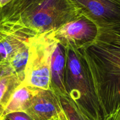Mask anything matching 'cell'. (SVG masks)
Masks as SVG:
<instances>
[{
  "mask_svg": "<svg viewBox=\"0 0 120 120\" xmlns=\"http://www.w3.org/2000/svg\"><path fill=\"white\" fill-rule=\"evenodd\" d=\"M63 112L59 95L51 90L37 89L25 113L32 120H51Z\"/></svg>",
  "mask_w": 120,
  "mask_h": 120,
  "instance_id": "cell-7",
  "label": "cell"
},
{
  "mask_svg": "<svg viewBox=\"0 0 120 120\" xmlns=\"http://www.w3.org/2000/svg\"><path fill=\"white\" fill-rule=\"evenodd\" d=\"M12 0H0V8H2V7L7 5L8 4L11 2Z\"/></svg>",
  "mask_w": 120,
  "mask_h": 120,
  "instance_id": "cell-17",
  "label": "cell"
},
{
  "mask_svg": "<svg viewBox=\"0 0 120 120\" xmlns=\"http://www.w3.org/2000/svg\"><path fill=\"white\" fill-rule=\"evenodd\" d=\"M102 120H120V49L93 41L81 47Z\"/></svg>",
  "mask_w": 120,
  "mask_h": 120,
  "instance_id": "cell-2",
  "label": "cell"
},
{
  "mask_svg": "<svg viewBox=\"0 0 120 120\" xmlns=\"http://www.w3.org/2000/svg\"><path fill=\"white\" fill-rule=\"evenodd\" d=\"M37 89L21 83L12 94L4 111V118L14 112H25Z\"/></svg>",
  "mask_w": 120,
  "mask_h": 120,
  "instance_id": "cell-9",
  "label": "cell"
},
{
  "mask_svg": "<svg viewBox=\"0 0 120 120\" xmlns=\"http://www.w3.org/2000/svg\"><path fill=\"white\" fill-rule=\"evenodd\" d=\"M60 97L62 108L68 120H92L75 105L68 96Z\"/></svg>",
  "mask_w": 120,
  "mask_h": 120,
  "instance_id": "cell-13",
  "label": "cell"
},
{
  "mask_svg": "<svg viewBox=\"0 0 120 120\" xmlns=\"http://www.w3.org/2000/svg\"><path fill=\"white\" fill-rule=\"evenodd\" d=\"M5 117L9 120H32L27 114L22 112L9 114Z\"/></svg>",
  "mask_w": 120,
  "mask_h": 120,
  "instance_id": "cell-14",
  "label": "cell"
},
{
  "mask_svg": "<svg viewBox=\"0 0 120 120\" xmlns=\"http://www.w3.org/2000/svg\"><path fill=\"white\" fill-rule=\"evenodd\" d=\"M6 66H7V63L0 62V77L7 75V73H6Z\"/></svg>",
  "mask_w": 120,
  "mask_h": 120,
  "instance_id": "cell-15",
  "label": "cell"
},
{
  "mask_svg": "<svg viewBox=\"0 0 120 120\" xmlns=\"http://www.w3.org/2000/svg\"><path fill=\"white\" fill-rule=\"evenodd\" d=\"M3 120H9L8 119V118H6V117H5L4 119Z\"/></svg>",
  "mask_w": 120,
  "mask_h": 120,
  "instance_id": "cell-18",
  "label": "cell"
},
{
  "mask_svg": "<svg viewBox=\"0 0 120 120\" xmlns=\"http://www.w3.org/2000/svg\"><path fill=\"white\" fill-rule=\"evenodd\" d=\"M82 15L71 0H12L0 8V30L32 38L56 30Z\"/></svg>",
  "mask_w": 120,
  "mask_h": 120,
  "instance_id": "cell-1",
  "label": "cell"
},
{
  "mask_svg": "<svg viewBox=\"0 0 120 120\" xmlns=\"http://www.w3.org/2000/svg\"><path fill=\"white\" fill-rule=\"evenodd\" d=\"M97 34L96 25L83 15L53 31L54 38L62 45L76 49L93 42Z\"/></svg>",
  "mask_w": 120,
  "mask_h": 120,
  "instance_id": "cell-5",
  "label": "cell"
},
{
  "mask_svg": "<svg viewBox=\"0 0 120 120\" xmlns=\"http://www.w3.org/2000/svg\"><path fill=\"white\" fill-rule=\"evenodd\" d=\"M98 28L120 25V0H71Z\"/></svg>",
  "mask_w": 120,
  "mask_h": 120,
  "instance_id": "cell-6",
  "label": "cell"
},
{
  "mask_svg": "<svg viewBox=\"0 0 120 120\" xmlns=\"http://www.w3.org/2000/svg\"><path fill=\"white\" fill-rule=\"evenodd\" d=\"M94 41L120 49V25L98 28Z\"/></svg>",
  "mask_w": 120,
  "mask_h": 120,
  "instance_id": "cell-12",
  "label": "cell"
},
{
  "mask_svg": "<svg viewBox=\"0 0 120 120\" xmlns=\"http://www.w3.org/2000/svg\"><path fill=\"white\" fill-rule=\"evenodd\" d=\"M65 87L71 100L92 120H102L85 63L76 48L66 46Z\"/></svg>",
  "mask_w": 120,
  "mask_h": 120,
  "instance_id": "cell-3",
  "label": "cell"
},
{
  "mask_svg": "<svg viewBox=\"0 0 120 120\" xmlns=\"http://www.w3.org/2000/svg\"><path fill=\"white\" fill-rule=\"evenodd\" d=\"M28 56L29 42L19 49L7 62V67L9 73L16 74L24 80Z\"/></svg>",
  "mask_w": 120,
  "mask_h": 120,
  "instance_id": "cell-11",
  "label": "cell"
},
{
  "mask_svg": "<svg viewBox=\"0 0 120 120\" xmlns=\"http://www.w3.org/2000/svg\"><path fill=\"white\" fill-rule=\"evenodd\" d=\"M53 39V31L29 39V56L22 84L51 90V53Z\"/></svg>",
  "mask_w": 120,
  "mask_h": 120,
  "instance_id": "cell-4",
  "label": "cell"
},
{
  "mask_svg": "<svg viewBox=\"0 0 120 120\" xmlns=\"http://www.w3.org/2000/svg\"><path fill=\"white\" fill-rule=\"evenodd\" d=\"M22 82L16 74H8L0 77V120L4 119L5 108L12 93Z\"/></svg>",
  "mask_w": 120,
  "mask_h": 120,
  "instance_id": "cell-10",
  "label": "cell"
},
{
  "mask_svg": "<svg viewBox=\"0 0 120 120\" xmlns=\"http://www.w3.org/2000/svg\"><path fill=\"white\" fill-rule=\"evenodd\" d=\"M66 55V48L54 36L51 53V90L62 97L67 96L65 87Z\"/></svg>",
  "mask_w": 120,
  "mask_h": 120,
  "instance_id": "cell-8",
  "label": "cell"
},
{
  "mask_svg": "<svg viewBox=\"0 0 120 120\" xmlns=\"http://www.w3.org/2000/svg\"><path fill=\"white\" fill-rule=\"evenodd\" d=\"M51 120H68V118H67V116H66L64 112H64H62L61 114L58 116L57 117L52 118Z\"/></svg>",
  "mask_w": 120,
  "mask_h": 120,
  "instance_id": "cell-16",
  "label": "cell"
}]
</instances>
